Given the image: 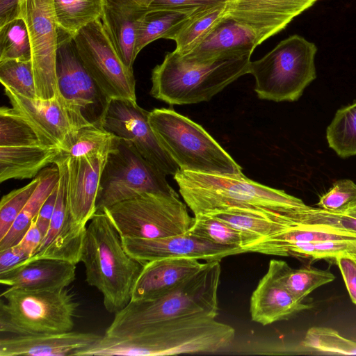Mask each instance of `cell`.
Returning a JSON list of instances; mask_svg holds the SVG:
<instances>
[{
  "instance_id": "obj_12",
  "label": "cell",
  "mask_w": 356,
  "mask_h": 356,
  "mask_svg": "<svg viewBox=\"0 0 356 356\" xmlns=\"http://www.w3.org/2000/svg\"><path fill=\"white\" fill-rule=\"evenodd\" d=\"M19 17L27 26L37 97L49 99L58 93L56 60L59 29L52 0H19Z\"/></svg>"
},
{
  "instance_id": "obj_51",
  "label": "cell",
  "mask_w": 356,
  "mask_h": 356,
  "mask_svg": "<svg viewBox=\"0 0 356 356\" xmlns=\"http://www.w3.org/2000/svg\"><path fill=\"white\" fill-rule=\"evenodd\" d=\"M356 260V259H355Z\"/></svg>"
},
{
  "instance_id": "obj_40",
  "label": "cell",
  "mask_w": 356,
  "mask_h": 356,
  "mask_svg": "<svg viewBox=\"0 0 356 356\" xmlns=\"http://www.w3.org/2000/svg\"><path fill=\"white\" fill-rule=\"evenodd\" d=\"M0 81L22 96L38 98L31 60L0 61Z\"/></svg>"
},
{
  "instance_id": "obj_42",
  "label": "cell",
  "mask_w": 356,
  "mask_h": 356,
  "mask_svg": "<svg viewBox=\"0 0 356 356\" xmlns=\"http://www.w3.org/2000/svg\"><path fill=\"white\" fill-rule=\"evenodd\" d=\"M317 205L330 211L346 213L356 206V184L350 179L337 181L321 196Z\"/></svg>"
},
{
  "instance_id": "obj_34",
  "label": "cell",
  "mask_w": 356,
  "mask_h": 356,
  "mask_svg": "<svg viewBox=\"0 0 356 356\" xmlns=\"http://www.w3.org/2000/svg\"><path fill=\"white\" fill-rule=\"evenodd\" d=\"M326 139L339 156H356V101L337 111L327 128Z\"/></svg>"
},
{
  "instance_id": "obj_6",
  "label": "cell",
  "mask_w": 356,
  "mask_h": 356,
  "mask_svg": "<svg viewBox=\"0 0 356 356\" xmlns=\"http://www.w3.org/2000/svg\"><path fill=\"white\" fill-rule=\"evenodd\" d=\"M149 121L179 170L211 174H238L241 167L200 124L172 108H154Z\"/></svg>"
},
{
  "instance_id": "obj_41",
  "label": "cell",
  "mask_w": 356,
  "mask_h": 356,
  "mask_svg": "<svg viewBox=\"0 0 356 356\" xmlns=\"http://www.w3.org/2000/svg\"><path fill=\"white\" fill-rule=\"evenodd\" d=\"M39 183L37 175L28 184L1 197L0 202V240L9 232L14 222L31 198Z\"/></svg>"
},
{
  "instance_id": "obj_4",
  "label": "cell",
  "mask_w": 356,
  "mask_h": 356,
  "mask_svg": "<svg viewBox=\"0 0 356 356\" xmlns=\"http://www.w3.org/2000/svg\"><path fill=\"white\" fill-rule=\"evenodd\" d=\"M250 56H228L198 62L175 51L168 52L163 62L152 70L150 95L170 105L207 102L249 73Z\"/></svg>"
},
{
  "instance_id": "obj_8",
  "label": "cell",
  "mask_w": 356,
  "mask_h": 356,
  "mask_svg": "<svg viewBox=\"0 0 356 356\" xmlns=\"http://www.w3.org/2000/svg\"><path fill=\"white\" fill-rule=\"evenodd\" d=\"M317 47L299 35L282 40L261 58L250 61L249 73L261 99L295 102L316 77Z\"/></svg>"
},
{
  "instance_id": "obj_10",
  "label": "cell",
  "mask_w": 356,
  "mask_h": 356,
  "mask_svg": "<svg viewBox=\"0 0 356 356\" xmlns=\"http://www.w3.org/2000/svg\"><path fill=\"white\" fill-rule=\"evenodd\" d=\"M165 177L131 143L120 138L118 147L108 154L102 172L97 211L146 192L179 197Z\"/></svg>"
},
{
  "instance_id": "obj_30",
  "label": "cell",
  "mask_w": 356,
  "mask_h": 356,
  "mask_svg": "<svg viewBox=\"0 0 356 356\" xmlns=\"http://www.w3.org/2000/svg\"><path fill=\"white\" fill-rule=\"evenodd\" d=\"M58 29L73 38L83 28L101 19L104 0H52Z\"/></svg>"
},
{
  "instance_id": "obj_22",
  "label": "cell",
  "mask_w": 356,
  "mask_h": 356,
  "mask_svg": "<svg viewBox=\"0 0 356 356\" xmlns=\"http://www.w3.org/2000/svg\"><path fill=\"white\" fill-rule=\"evenodd\" d=\"M147 10L134 0H104L103 26L124 64L133 70L139 22Z\"/></svg>"
},
{
  "instance_id": "obj_25",
  "label": "cell",
  "mask_w": 356,
  "mask_h": 356,
  "mask_svg": "<svg viewBox=\"0 0 356 356\" xmlns=\"http://www.w3.org/2000/svg\"><path fill=\"white\" fill-rule=\"evenodd\" d=\"M60 149L43 145L0 146V182L16 179L35 178L54 163Z\"/></svg>"
},
{
  "instance_id": "obj_39",
  "label": "cell",
  "mask_w": 356,
  "mask_h": 356,
  "mask_svg": "<svg viewBox=\"0 0 356 356\" xmlns=\"http://www.w3.org/2000/svg\"><path fill=\"white\" fill-rule=\"evenodd\" d=\"M207 216L221 220L236 229L257 236V239L280 232L289 227L284 223L239 211H227Z\"/></svg>"
},
{
  "instance_id": "obj_38",
  "label": "cell",
  "mask_w": 356,
  "mask_h": 356,
  "mask_svg": "<svg viewBox=\"0 0 356 356\" xmlns=\"http://www.w3.org/2000/svg\"><path fill=\"white\" fill-rule=\"evenodd\" d=\"M302 344L307 349L323 353L356 355V341L345 338L330 327L309 328Z\"/></svg>"
},
{
  "instance_id": "obj_32",
  "label": "cell",
  "mask_w": 356,
  "mask_h": 356,
  "mask_svg": "<svg viewBox=\"0 0 356 356\" xmlns=\"http://www.w3.org/2000/svg\"><path fill=\"white\" fill-rule=\"evenodd\" d=\"M202 9V8H201ZM197 10H149L141 18L136 34V53L147 44L165 38Z\"/></svg>"
},
{
  "instance_id": "obj_1",
  "label": "cell",
  "mask_w": 356,
  "mask_h": 356,
  "mask_svg": "<svg viewBox=\"0 0 356 356\" xmlns=\"http://www.w3.org/2000/svg\"><path fill=\"white\" fill-rule=\"evenodd\" d=\"M173 178L194 216L233 210L289 225L292 211L308 207L302 200L256 182L243 172L211 174L179 170Z\"/></svg>"
},
{
  "instance_id": "obj_20",
  "label": "cell",
  "mask_w": 356,
  "mask_h": 356,
  "mask_svg": "<svg viewBox=\"0 0 356 356\" xmlns=\"http://www.w3.org/2000/svg\"><path fill=\"white\" fill-rule=\"evenodd\" d=\"M205 263L188 257H168L144 264L134 286L131 301L154 299L175 289Z\"/></svg>"
},
{
  "instance_id": "obj_28",
  "label": "cell",
  "mask_w": 356,
  "mask_h": 356,
  "mask_svg": "<svg viewBox=\"0 0 356 356\" xmlns=\"http://www.w3.org/2000/svg\"><path fill=\"white\" fill-rule=\"evenodd\" d=\"M120 138L102 126L92 124L72 131L65 139L56 161L80 158L115 150Z\"/></svg>"
},
{
  "instance_id": "obj_33",
  "label": "cell",
  "mask_w": 356,
  "mask_h": 356,
  "mask_svg": "<svg viewBox=\"0 0 356 356\" xmlns=\"http://www.w3.org/2000/svg\"><path fill=\"white\" fill-rule=\"evenodd\" d=\"M194 218L188 232L212 243L241 248L245 251L248 245L257 240V236L236 229L216 218L197 215Z\"/></svg>"
},
{
  "instance_id": "obj_50",
  "label": "cell",
  "mask_w": 356,
  "mask_h": 356,
  "mask_svg": "<svg viewBox=\"0 0 356 356\" xmlns=\"http://www.w3.org/2000/svg\"><path fill=\"white\" fill-rule=\"evenodd\" d=\"M346 213H350L356 215V206Z\"/></svg>"
},
{
  "instance_id": "obj_21",
  "label": "cell",
  "mask_w": 356,
  "mask_h": 356,
  "mask_svg": "<svg viewBox=\"0 0 356 356\" xmlns=\"http://www.w3.org/2000/svg\"><path fill=\"white\" fill-rule=\"evenodd\" d=\"M76 277V264L57 259L26 261L0 273V283L33 291L67 288Z\"/></svg>"
},
{
  "instance_id": "obj_31",
  "label": "cell",
  "mask_w": 356,
  "mask_h": 356,
  "mask_svg": "<svg viewBox=\"0 0 356 356\" xmlns=\"http://www.w3.org/2000/svg\"><path fill=\"white\" fill-rule=\"evenodd\" d=\"M86 229V226L76 223L69 213L62 229L51 243L26 261L51 259L76 265L81 261Z\"/></svg>"
},
{
  "instance_id": "obj_3",
  "label": "cell",
  "mask_w": 356,
  "mask_h": 356,
  "mask_svg": "<svg viewBox=\"0 0 356 356\" xmlns=\"http://www.w3.org/2000/svg\"><path fill=\"white\" fill-rule=\"evenodd\" d=\"M234 337L232 326L197 314L142 326L118 339L116 349L122 356L211 354L229 348Z\"/></svg>"
},
{
  "instance_id": "obj_24",
  "label": "cell",
  "mask_w": 356,
  "mask_h": 356,
  "mask_svg": "<svg viewBox=\"0 0 356 356\" xmlns=\"http://www.w3.org/2000/svg\"><path fill=\"white\" fill-rule=\"evenodd\" d=\"M257 46L256 38L250 29L233 19L223 18L195 49L182 57L207 61L228 56L252 54Z\"/></svg>"
},
{
  "instance_id": "obj_48",
  "label": "cell",
  "mask_w": 356,
  "mask_h": 356,
  "mask_svg": "<svg viewBox=\"0 0 356 356\" xmlns=\"http://www.w3.org/2000/svg\"><path fill=\"white\" fill-rule=\"evenodd\" d=\"M19 0H0V27L19 17Z\"/></svg>"
},
{
  "instance_id": "obj_19",
  "label": "cell",
  "mask_w": 356,
  "mask_h": 356,
  "mask_svg": "<svg viewBox=\"0 0 356 356\" xmlns=\"http://www.w3.org/2000/svg\"><path fill=\"white\" fill-rule=\"evenodd\" d=\"M102 335L70 331L15 335L0 339V356H68L91 346Z\"/></svg>"
},
{
  "instance_id": "obj_14",
  "label": "cell",
  "mask_w": 356,
  "mask_h": 356,
  "mask_svg": "<svg viewBox=\"0 0 356 356\" xmlns=\"http://www.w3.org/2000/svg\"><path fill=\"white\" fill-rule=\"evenodd\" d=\"M56 76L59 95L90 123L102 126L110 99L86 70L72 38L60 30Z\"/></svg>"
},
{
  "instance_id": "obj_47",
  "label": "cell",
  "mask_w": 356,
  "mask_h": 356,
  "mask_svg": "<svg viewBox=\"0 0 356 356\" xmlns=\"http://www.w3.org/2000/svg\"><path fill=\"white\" fill-rule=\"evenodd\" d=\"M42 239L43 236L34 219L22 239L17 244H19L31 257L42 243Z\"/></svg>"
},
{
  "instance_id": "obj_45",
  "label": "cell",
  "mask_w": 356,
  "mask_h": 356,
  "mask_svg": "<svg viewBox=\"0 0 356 356\" xmlns=\"http://www.w3.org/2000/svg\"><path fill=\"white\" fill-rule=\"evenodd\" d=\"M30 258L19 244L0 250V273H3Z\"/></svg>"
},
{
  "instance_id": "obj_29",
  "label": "cell",
  "mask_w": 356,
  "mask_h": 356,
  "mask_svg": "<svg viewBox=\"0 0 356 356\" xmlns=\"http://www.w3.org/2000/svg\"><path fill=\"white\" fill-rule=\"evenodd\" d=\"M268 270L300 301H305L313 291L335 279V276L327 270L312 267L294 269L286 261L277 259L270 261Z\"/></svg>"
},
{
  "instance_id": "obj_7",
  "label": "cell",
  "mask_w": 356,
  "mask_h": 356,
  "mask_svg": "<svg viewBox=\"0 0 356 356\" xmlns=\"http://www.w3.org/2000/svg\"><path fill=\"white\" fill-rule=\"evenodd\" d=\"M0 332L15 335L73 330L79 302L67 288L33 291L9 287L1 294Z\"/></svg>"
},
{
  "instance_id": "obj_23",
  "label": "cell",
  "mask_w": 356,
  "mask_h": 356,
  "mask_svg": "<svg viewBox=\"0 0 356 356\" xmlns=\"http://www.w3.org/2000/svg\"><path fill=\"white\" fill-rule=\"evenodd\" d=\"M312 307L296 299L267 270L252 293L250 313L252 321L267 325L289 319Z\"/></svg>"
},
{
  "instance_id": "obj_46",
  "label": "cell",
  "mask_w": 356,
  "mask_h": 356,
  "mask_svg": "<svg viewBox=\"0 0 356 356\" xmlns=\"http://www.w3.org/2000/svg\"><path fill=\"white\" fill-rule=\"evenodd\" d=\"M58 193V185L42 206L35 220L43 238L47 232L52 218Z\"/></svg>"
},
{
  "instance_id": "obj_5",
  "label": "cell",
  "mask_w": 356,
  "mask_h": 356,
  "mask_svg": "<svg viewBox=\"0 0 356 356\" xmlns=\"http://www.w3.org/2000/svg\"><path fill=\"white\" fill-rule=\"evenodd\" d=\"M220 262L206 261L200 270L163 296L151 300L130 301L115 314L104 334L124 337L150 323L197 314L216 317L221 273Z\"/></svg>"
},
{
  "instance_id": "obj_9",
  "label": "cell",
  "mask_w": 356,
  "mask_h": 356,
  "mask_svg": "<svg viewBox=\"0 0 356 356\" xmlns=\"http://www.w3.org/2000/svg\"><path fill=\"white\" fill-rule=\"evenodd\" d=\"M186 206L177 196L146 192L104 211L121 237L158 238L190 229L195 218Z\"/></svg>"
},
{
  "instance_id": "obj_43",
  "label": "cell",
  "mask_w": 356,
  "mask_h": 356,
  "mask_svg": "<svg viewBox=\"0 0 356 356\" xmlns=\"http://www.w3.org/2000/svg\"><path fill=\"white\" fill-rule=\"evenodd\" d=\"M149 10H190L224 4L226 0H134Z\"/></svg>"
},
{
  "instance_id": "obj_15",
  "label": "cell",
  "mask_w": 356,
  "mask_h": 356,
  "mask_svg": "<svg viewBox=\"0 0 356 356\" xmlns=\"http://www.w3.org/2000/svg\"><path fill=\"white\" fill-rule=\"evenodd\" d=\"M3 88L12 108L32 127L44 146L60 149L70 133L94 124L60 95L49 99H31Z\"/></svg>"
},
{
  "instance_id": "obj_27",
  "label": "cell",
  "mask_w": 356,
  "mask_h": 356,
  "mask_svg": "<svg viewBox=\"0 0 356 356\" xmlns=\"http://www.w3.org/2000/svg\"><path fill=\"white\" fill-rule=\"evenodd\" d=\"M38 175V185L9 232L0 240V250L19 243L38 216L44 202L58 185L59 170L56 164L44 168Z\"/></svg>"
},
{
  "instance_id": "obj_44",
  "label": "cell",
  "mask_w": 356,
  "mask_h": 356,
  "mask_svg": "<svg viewBox=\"0 0 356 356\" xmlns=\"http://www.w3.org/2000/svg\"><path fill=\"white\" fill-rule=\"evenodd\" d=\"M334 262L341 271L350 298L356 305V260L346 252L337 256Z\"/></svg>"
},
{
  "instance_id": "obj_26",
  "label": "cell",
  "mask_w": 356,
  "mask_h": 356,
  "mask_svg": "<svg viewBox=\"0 0 356 356\" xmlns=\"http://www.w3.org/2000/svg\"><path fill=\"white\" fill-rule=\"evenodd\" d=\"M225 3L199 9L168 35L176 43L174 50L181 56L191 54L223 19Z\"/></svg>"
},
{
  "instance_id": "obj_17",
  "label": "cell",
  "mask_w": 356,
  "mask_h": 356,
  "mask_svg": "<svg viewBox=\"0 0 356 356\" xmlns=\"http://www.w3.org/2000/svg\"><path fill=\"white\" fill-rule=\"evenodd\" d=\"M126 252L142 264L168 257H188L206 261H221L228 256L244 253L238 247L212 243L188 232L158 238L122 237Z\"/></svg>"
},
{
  "instance_id": "obj_36",
  "label": "cell",
  "mask_w": 356,
  "mask_h": 356,
  "mask_svg": "<svg viewBox=\"0 0 356 356\" xmlns=\"http://www.w3.org/2000/svg\"><path fill=\"white\" fill-rule=\"evenodd\" d=\"M288 222L290 226L308 225L330 227L356 234V215L337 213L308 206L291 212Z\"/></svg>"
},
{
  "instance_id": "obj_49",
  "label": "cell",
  "mask_w": 356,
  "mask_h": 356,
  "mask_svg": "<svg viewBox=\"0 0 356 356\" xmlns=\"http://www.w3.org/2000/svg\"><path fill=\"white\" fill-rule=\"evenodd\" d=\"M350 256L356 259V246L350 251L347 252Z\"/></svg>"
},
{
  "instance_id": "obj_2",
  "label": "cell",
  "mask_w": 356,
  "mask_h": 356,
  "mask_svg": "<svg viewBox=\"0 0 356 356\" xmlns=\"http://www.w3.org/2000/svg\"><path fill=\"white\" fill-rule=\"evenodd\" d=\"M81 261L86 281L103 296L105 309L115 314L131 301L143 264L124 250L122 237L105 211H97L86 229Z\"/></svg>"
},
{
  "instance_id": "obj_11",
  "label": "cell",
  "mask_w": 356,
  "mask_h": 356,
  "mask_svg": "<svg viewBox=\"0 0 356 356\" xmlns=\"http://www.w3.org/2000/svg\"><path fill=\"white\" fill-rule=\"evenodd\" d=\"M72 39L86 70L109 99L136 102L134 70L121 60L101 19L83 28Z\"/></svg>"
},
{
  "instance_id": "obj_35",
  "label": "cell",
  "mask_w": 356,
  "mask_h": 356,
  "mask_svg": "<svg viewBox=\"0 0 356 356\" xmlns=\"http://www.w3.org/2000/svg\"><path fill=\"white\" fill-rule=\"evenodd\" d=\"M5 60H31L29 34L21 17L0 27V61Z\"/></svg>"
},
{
  "instance_id": "obj_16",
  "label": "cell",
  "mask_w": 356,
  "mask_h": 356,
  "mask_svg": "<svg viewBox=\"0 0 356 356\" xmlns=\"http://www.w3.org/2000/svg\"><path fill=\"white\" fill-rule=\"evenodd\" d=\"M318 0H226L223 18L250 29L259 45L284 29Z\"/></svg>"
},
{
  "instance_id": "obj_18",
  "label": "cell",
  "mask_w": 356,
  "mask_h": 356,
  "mask_svg": "<svg viewBox=\"0 0 356 356\" xmlns=\"http://www.w3.org/2000/svg\"><path fill=\"white\" fill-rule=\"evenodd\" d=\"M107 156L99 154L62 161L65 163L67 209L79 225L86 226L97 212L99 182Z\"/></svg>"
},
{
  "instance_id": "obj_37",
  "label": "cell",
  "mask_w": 356,
  "mask_h": 356,
  "mask_svg": "<svg viewBox=\"0 0 356 356\" xmlns=\"http://www.w3.org/2000/svg\"><path fill=\"white\" fill-rule=\"evenodd\" d=\"M42 145L32 127L13 108H0V146Z\"/></svg>"
},
{
  "instance_id": "obj_13",
  "label": "cell",
  "mask_w": 356,
  "mask_h": 356,
  "mask_svg": "<svg viewBox=\"0 0 356 356\" xmlns=\"http://www.w3.org/2000/svg\"><path fill=\"white\" fill-rule=\"evenodd\" d=\"M149 114L136 102L111 99L101 125L118 138L131 143L146 160L166 175L174 176L179 168L152 128Z\"/></svg>"
}]
</instances>
